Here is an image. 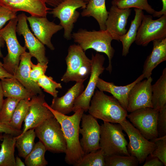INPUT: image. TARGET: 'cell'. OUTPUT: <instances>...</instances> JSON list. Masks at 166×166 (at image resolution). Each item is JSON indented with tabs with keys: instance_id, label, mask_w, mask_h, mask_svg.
Returning <instances> with one entry per match:
<instances>
[{
	"instance_id": "1",
	"label": "cell",
	"mask_w": 166,
	"mask_h": 166,
	"mask_svg": "<svg viewBox=\"0 0 166 166\" xmlns=\"http://www.w3.org/2000/svg\"><path fill=\"white\" fill-rule=\"evenodd\" d=\"M43 105L52 112L61 125L66 144L65 162L77 166L85 155L79 139L80 124L83 110L79 109L73 115L68 116L52 109L46 102Z\"/></svg>"
},
{
	"instance_id": "2",
	"label": "cell",
	"mask_w": 166,
	"mask_h": 166,
	"mask_svg": "<svg viewBox=\"0 0 166 166\" xmlns=\"http://www.w3.org/2000/svg\"><path fill=\"white\" fill-rule=\"evenodd\" d=\"M89 114L103 122L119 124L126 119L128 112L118 101L112 96L97 90L90 101Z\"/></svg>"
},
{
	"instance_id": "3",
	"label": "cell",
	"mask_w": 166,
	"mask_h": 166,
	"mask_svg": "<svg viewBox=\"0 0 166 166\" xmlns=\"http://www.w3.org/2000/svg\"><path fill=\"white\" fill-rule=\"evenodd\" d=\"M71 37L74 42L78 43L84 52L88 49H92L97 52L106 54L109 59V65L106 69L110 73H111V61L115 51L111 45L113 39L106 30L89 31L80 29L72 34Z\"/></svg>"
},
{
	"instance_id": "4",
	"label": "cell",
	"mask_w": 166,
	"mask_h": 166,
	"mask_svg": "<svg viewBox=\"0 0 166 166\" xmlns=\"http://www.w3.org/2000/svg\"><path fill=\"white\" fill-rule=\"evenodd\" d=\"M123 130L119 123L104 122L100 125L99 147L105 156H130Z\"/></svg>"
},
{
	"instance_id": "5",
	"label": "cell",
	"mask_w": 166,
	"mask_h": 166,
	"mask_svg": "<svg viewBox=\"0 0 166 166\" xmlns=\"http://www.w3.org/2000/svg\"><path fill=\"white\" fill-rule=\"evenodd\" d=\"M65 60L67 68L61 81L65 83L71 81L84 82L90 75L91 60L78 45L74 44L69 47Z\"/></svg>"
},
{
	"instance_id": "6",
	"label": "cell",
	"mask_w": 166,
	"mask_h": 166,
	"mask_svg": "<svg viewBox=\"0 0 166 166\" xmlns=\"http://www.w3.org/2000/svg\"><path fill=\"white\" fill-rule=\"evenodd\" d=\"M36 136L47 151L65 153L66 144L61 125L54 117L46 120L34 128Z\"/></svg>"
},
{
	"instance_id": "7",
	"label": "cell",
	"mask_w": 166,
	"mask_h": 166,
	"mask_svg": "<svg viewBox=\"0 0 166 166\" xmlns=\"http://www.w3.org/2000/svg\"><path fill=\"white\" fill-rule=\"evenodd\" d=\"M17 22V17L10 20L0 30V34L6 43L8 50V54L3 58V67L13 76L19 65L21 55L26 49L25 46L20 45L17 39L16 34Z\"/></svg>"
},
{
	"instance_id": "8",
	"label": "cell",
	"mask_w": 166,
	"mask_h": 166,
	"mask_svg": "<svg viewBox=\"0 0 166 166\" xmlns=\"http://www.w3.org/2000/svg\"><path fill=\"white\" fill-rule=\"evenodd\" d=\"M129 139L127 150L131 156L136 157L139 164H142L156 147L154 143L145 138L126 118L119 123Z\"/></svg>"
},
{
	"instance_id": "9",
	"label": "cell",
	"mask_w": 166,
	"mask_h": 166,
	"mask_svg": "<svg viewBox=\"0 0 166 166\" xmlns=\"http://www.w3.org/2000/svg\"><path fill=\"white\" fill-rule=\"evenodd\" d=\"M87 4L82 0H64L50 12L53 17L60 20L59 25L64 29L63 36L66 39L72 38L74 24L80 15L77 10L79 8L85 9Z\"/></svg>"
},
{
	"instance_id": "10",
	"label": "cell",
	"mask_w": 166,
	"mask_h": 166,
	"mask_svg": "<svg viewBox=\"0 0 166 166\" xmlns=\"http://www.w3.org/2000/svg\"><path fill=\"white\" fill-rule=\"evenodd\" d=\"M152 17L143 15L135 41L137 45L146 46L154 40L166 38V15L156 20Z\"/></svg>"
},
{
	"instance_id": "11",
	"label": "cell",
	"mask_w": 166,
	"mask_h": 166,
	"mask_svg": "<svg viewBox=\"0 0 166 166\" xmlns=\"http://www.w3.org/2000/svg\"><path fill=\"white\" fill-rule=\"evenodd\" d=\"M159 111L152 107L136 109L127 117L146 138L153 140L158 137L157 125Z\"/></svg>"
},
{
	"instance_id": "12",
	"label": "cell",
	"mask_w": 166,
	"mask_h": 166,
	"mask_svg": "<svg viewBox=\"0 0 166 166\" xmlns=\"http://www.w3.org/2000/svg\"><path fill=\"white\" fill-rule=\"evenodd\" d=\"M91 60V70L88 84L82 93L75 100L73 111L75 112L79 109L87 112L90 101L94 93L97 80L105 69L103 66L105 58L103 55L97 53L92 54Z\"/></svg>"
},
{
	"instance_id": "13",
	"label": "cell",
	"mask_w": 166,
	"mask_h": 166,
	"mask_svg": "<svg viewBox=\"0 0 166 166\" xmlns=\"http://www.w3.org/2000/svg\"><path fill=\"white\" fill-rule=\"evenodd\" d=\"M81 121V128H80L79 132L82 137L80 141L85 154L100 149V125L97 119L90 114L83 113Z\"/></svg>"
},
{
	"instance_id": "14",
	"label": "cell",
	"mask_w": 166,
	"mask_h": 166,
	"mask_svg": "<svg viewBox=\"0 0 166 166\" xmlns=\"http://www.w3.org/2000/svg\"><path fill=\"white\" fill-rule=\"evenodd\" d=\"M17 23L16 32L19 35L23 37L25 46L29 50L32 57H35L38 62L48 63L49 60L45 55L44 45L32 33L27 22V16L23 13L17 16Z\"/></svg>"
},
{
	"instance_id": "15",
	"label": "cell",
	"mask_w": 166,
	"mask_h": 166,
	"mask_svg": "<svg viewBox=\"0 0 166 166\" xmlns=\"http://www.w3.org/2000/svg\"><path fill=\"white\" fill-rule=\"evenodd\" d=\"M45 95H34L30 100L28 112L24 121V124L22 134L27 130L35 128L43 122L54 117L52 112L43 105L45 102Z\"/></svg>"
},
{
	"instance_id": "16",
	"label": "cell",
	"mask_w": 166,
	"mask_h": 166,
	"mask_svg": "<svg viewBox=\"0 0 166 166\" xmlns=\"http://www.w3.org/2000/svg\"><path fill=\"white\" fill-rule=\"evenodd\" d=\"M151 77L136 83L130 90L128 97V112L145 107L152 108Z\"/></svg>"
},
{
	"instance_id": "17",
	"label": "cell",
	"mask_w": 166,
	"mask_h": 166,
	"mask_svg": "<svg viewBox=\"0 0 166 166\" xmlns=\"http://www.w3.org/2000/svg\"><path fill=\"white\" fill-rule=\"evenodd\" d=\"M31 29L36 38L50 50L55 48L51 42L53 35L63 29L60 25L49 21L46 17H27Z\"/></svg>"
},
{
	"instance_id": "18",
	"label": "cell",
	"mask_w": 166,
	"mask_h": 166,
	"mask_svg": "<svg viewBox=\"0 0 166 166\" xmlns=\"http://www.w3.org/2000/svg\"><path fill=\"white\" fill-rule=\"evenodd\" d=\"M131 8L120 9L112 5L108 11L105 22L106 30L113 40L120 41V38L127 32L126 26L131 14Z\"/></svg>"
},
{
	"instance_id": "19",
	"label": "cell",
	"mask_w": 166,
	"mask_h": 166,
	"mask_svg": "<svg viewBox=\"0 0 166 166\" xmlns=\"http://www.w3.org/2000/svg\"><path fill=\"white\" fill-rule=\"evenodd\" d=\"M46 3L45 0H0V5L11 10L23 11L38 17H46L50 9Z\"/></svg>"
},
{
	"instance_id": "20",
	"label": "cell",
	"mask_w": 166,
	"mask_h": 166,
	"mask_svg": "<svg viewBox=\"0 0 166 166\" xmlns=\"http://www.w3.org/2000/svg\"><path fill=\"white\" fill-rule=\"evenodd\" d=\"M31 57L29 52H25L22 54L19 65L13 77L34 95L41 94L43 93L40 87L30 77Z\"/></svg>"
},
{
	"instance_id": "21",
	"label": "cell",
	"mask_w": 166,
	"mask_h": 166,
	"mask_svg": "<svg viewBox=\"0 0 166 166\" xmlns=\"http://www.w3.org/2000/svg\"><path fill=\"white\" fill-rule=\"evenodd\" d=\"M144 78V75L142 74L133 82L128 85L117 86L113 82H107L99 77L97 83L96 87L101 91L107 92L112 94L127 110L128 97L130 90L136 83L142 80Z\"/></svg>"
},
{
	"instance_id": "22",
	"label": "cell",
	"mask_w": 166,
	"mask_h": 166,
	"mask_svg": "<svg viewBox=\"0 0 166 166\" xmlns=\"http://www.w3.org/2000/svg\"><path fill=\"white\" fill-rule=\"evenodd\" d=\"M84 82H76L64 95L61 97L53 98L50 107L54 110L66 115L73 111L75 99L84 89Z\"/></svg>"
},
{
	"instance_id": "23",
	"label": "cell",
	"mask_w": 166,
	"mask_h": 166,
	"mask_svg": "<svg viewBox=\"0 0 166 166\" xmlns=\"http://www.w3.org/2000/svg\"><path fill=\"white\" fill-rule=\"evenodd\" d=\"M152 50L146 59L143 67L144 78L151 77L153 69L166 61V38L152 41Z\"/></svg>"
},
{
	"instance_id": "24",
	"label": "cell",
	"mask_w": 166,
	"mask_h": 166,
	"mask_svg": "<svg viewBox=\"0 0 166 166\" xmlns=\"http://www.w3.org/2000/svg\"><path fill=\"white\" fill-rule=\"evenodd\" d=\"M4 97L20 99H31L33 94L13 77L1 79Z\"/></svg>"
},
{
	"instance_id": "25",
	"label": "cell",
	"mask_w": 166,
	"mask_h": 166,
	"mask_svg": "<svg viewBox=\"0 0 166 166\" xmlns=\"http://www.w3.org/2000/svg\"><path fill=\"white\" fill-rule=\"evenodd\" d=\"M108 11L106 10L105 0H90L81 13L82 17H93L98 22L100 30H105V22Z\"/></svg>"
},
{
	"instance_id": "26",
	"label": "cell",
	"mask_w": 166,
	"mask_h": 166,
	"mask_svg": "<svg viewBox=\"0 0 166 166\" xmlns=\"http://www.w3.org/2000/svg\"><path fill=\"white\" fill-rule=\"evenodd\" d=\"M135 15L131 22L129 28L127 32L120 38L122 45V55L126 56L129 53V49L135 40L138 30L140 25L144 13L143 10L134 8Z\"/></svg>"
},
{
	"instance_id": "27",
	"label": "cell",
	"mask_w": 166,
	"mask_h": 166,
	"mask_svg": "<svg viewBox=\"0 0 166 166\" xmlns=\"http://www.w3.org/2000/svg\"><path fill=\"white\" fill-rule=\"evenodd\" d=\"M0 150V166H15L14 156L16 139L12 135L4 133Z\"/></svg>"
},
{
	"instance_id": "28",
	"label": "cell",
	"mask_w": 166,
	"mask_h": 166,
	"mask_svg": "<svg viewBox=\"0 0 166 166\" xmlns=\"http://www.w3.org/2000/svg\"><path fill=\"white\" fill-rule=\"evenodd\" d=\"M152 108L159 111L166 105V68L155 84L152 85Z\"/></svg>"
},
{
	"instance_id": "29",
	"label": "cell",
	"mask_w": 166,
	"mask_h": 166,
	"mask_svg": "<svg viewBox=\"0 0 166 166\" xmlns=\"http://www.w3.org/2000/svg\"><path fill=\"white\" fill-rule=\"evenodd\" d=\"M36 136L34 128L15 136L16 139L15 147L19 157L25 159L31 152L35 144L34 140Z\"/></svg>"
},
{
	"instance_id": "30",
	"label": "cell",
	"mask_w": 166,
	"mask_h": 166,
	"mask_svg": "<svg viewBox=\"0 0 166 166\" xmlns=\"http://www.w3.org/2000/svg\"><path fill=\"white\" fill-rule=\"evenodd\" d=\"M46 148L40 140L35 144L31 152L25 158L24 163L27 166H45L48 164L45 155Z\"/></svg>"
},
{
	"instance_id": "31",
	"label": "cell",
	"mask_w": 166,
	"mask_h": 166,
	"mask_svg": "<svg viewBox=\"0 0 166 166\" xmlns=\"http://www.w3.org/2000/svg\"><path fill=\"white\" fill-rule=\"evenodd\" d=\"M30 99H21L19 101L8 124L15 129L21 130L22 122L24 121L28 111Z\"/></svg>"
},
{
	"instance_id": "32",
	"label": "cell",
	"mask_w": 166,
	"mask_h": 166,
	"mask_svg": "<svg viewBox=\"0 0 166 166\" xmlns=\"http://www.w3.org/2000/svg\"><path fill=\"white\" fill-rule=\"evenodd\" d=\"M111 3L120 9L134 8L144 10L152 15L156 11L148 4V0H113Z\"/></svg>"
},
{
	"instance_id": "33",
	"label": "cell",
	"mask_w": 166,
	"mask_h": 166,
	"mask_svg": "<svg viewBox=\"0 0 166 166\" xmlns=\"http://www.w3.org/2000/svg\"><path fill=\"white\" fill-rule=\"evenodd\" d=\"M77 166H105L103 152L99 149L85 154Z\"/></svg>"
},
{
	"instance_id": "34",
	"label": "cell",
	"mask_w": 166,
	"mask_h": 166,
	"mask_svg": "<svg viewBox=\"0 0 166 166\" xmlns=\"http://www.w3.org/2000/svg\"><path fill=\"white\" fill-rule=\"evenodd\" d=\"M21 100L7 98L4 100L0 112V122L8 124L17 105Z\"/></svg>"
},
{
	"instance_id": "35",
	"label": "cell",
	"mask_w": 166,
	"mask_h": 166,
	"mask_svg": "<svg viewBox=\"0 0 166 166\" xmlns=\"http://www.w3.org/2000/svg\"><path fill=\"white\" fill-rule=\"evenodd\" d=\"M105 166H136L139 164L137 158L129 156H105Z\"/></svg>"
},
{
	"instance_id": "36",
	"label": "cell",
	"mask_w": 166,
	"mask_h": 166,
	"mask_svg": "<svg viewBox=\"0 0 166 166\" xmlns=\"http://www.w3.org/2000/svg\"><path fill=\"white\" fill-rule=\"evenodd\" d=\"M37 83L44 91L51 95L53 97H57L58 91L57 89H61V84L54 81L51 77H48L45 74L38 79Z\"/></svg>"
},
{
	"instance_id": "37",
	"label": "cell",
	"mask_w": 166,
	"mask_h": 166,
	"mask_svg": "<svg viewBox=\"0 0 166 166\" xmlns=\"http://www.w3.org/2000/svg\"><path fill=\"white\" fill-rule=\"evenodd\" d=\"M156 144V147L151 154V156L157 157L166 165V135L158 137L151 140Z\"/></svg>"
},
{
	"instance_id": "38",
	"label": "cell",
	"mask_w": 166,
	"mask_h": 166,
	"mask_svg": "<svg viewBox=\"0 0 166 166\" xmlns=\"http://www.w3.org/2000/svg\"><path fill=\"white\" fill-rule=\"evenodd\" d=\"M48 63L38 62L37 64L35 65L31 62L30 76L33 81L37 83L39 78L45 74L48 67Z\"/></svg>"
},
{
	"instance_id": "39",
	"label": "cell",
	"mask_w": 166,
	"mask_h": 166,
	"mask_svg": "<svg viewBox=\"0 0 166 166\" xmlns=\"http://www.w3.org/2000/svg\"><path fill=\"white\" fill-rule=\"evenodd\" d=\"M157 128L158 137L166 135V105L159 111Z\"/></svg>"
},
{
	"instance_id": "40",
	"label": "cell",
	"mask_w": 166,
	"mask_h": 166,
	"mask_svg": "<svg viewBox=\"0 0 166 166\" xmlns=\"http://www.w3.org/2000/svg\"><path fill=\"white\" fill-rule=\"evenodd\" d=\"M16 13L0 5V30L7 21L17 17Z\"/></svg>"
},
{
	"instance_id": "41",
	"label": "cell",
	"mask_w": 166,
	"mask_h": 166,
	"mask_svg": "<svg viewBox=\"0 0 166 166\" xmlns=\"http://www.w3.org/2000/svg\"><path fill=\"white\" fill-rule=\"evenodd\" d=\"M22 132V130L15 129L8 124L0 122V133L9 134L16 136L20 135Z\"/></svg>"
},
{
	"instance_id": "42",
	"label": "cell",
	"mask_w": 166,
	"mask_h": 166,
	"mask_svg": "<svg viewBox=\"0 0 166 166\" xmlns=\"http://www.w3.org/2000/svg\"><path fill=\"white\" fill-rule=\"evenodd\" d=\"M143 166H163L164 165L157 157L149 155L146 158Z\"/></svg>"
},
{
	"instance_id": "43",
	"label": "cell",
	"mask_w": 166,
	"mask_h": 166,
	"mask_svg": "<svg viewBox=\"0 0 166 166\" xmlns=\"http://www.w3.org/2000/svg\"><path fill=\"white\" fill-rule=\"evenodd\" d=\"M162 3V9L160 11H156L152 17L159 18L163 15H166V0H161Z\"/></svg>"
},
{
	"instance_id": "44",
	"label": "cell",
	"mask_w": 166,
	"mask_h": 166,
	"mask_svg": "<svg viewBox=\"0 0 166 166\" xmlns=\"http://www.w3.org/2000/svg\"><path fill=\"white\" fill-rule=\"evenodd\" d=\"M13 76L10 74L3 67L0 66V79H2L6 78H11Z\"/></svg>"
},
{
	"instance_id": "45",
	"label": "cell",
	"mask_w": 166,
	"mask_h": 166,
	"mask_svg": "<svg viewBox=\"0 0 166 166\" xmlns=\"http://www.w3.org/2000/svg\"><path fill=\"white\" fill-rule=\"evenodd\" d=\"M46 3L55 7L64 0H45Z\"/></svg>"
},
{
	"instance_id": "46",
	"label": "cell",
	"mask_w": 166,
	"mask_h": 166,
	"mask_svg": "<svg viewBox=\"0 0 166 166\" xmlns=\"http://www.w3.org/2000/svg\"><path fill=\"white\" fill-rule=\"evenodd\" d=\"M3 91L0 81V112L2 109L4 99Z\"/></svg>"
},
{
	"instance_id": "47",
	"label": "cell",
	"mask_w": 166,
	"mask_h": 166,
	"mask_svg": "<svg viewBox=\"0 0 166 166\" xmlns=\"http://www.w3.org/2000/svg\"><path fill=\"white\" fill-rule=\"evenodd\" d=\"M15 166H25L26 165L21 159L18 156L15 157Z\"/></svg>"
},
{
	"instance_id": "48",
	"label": "cell",
	"mask_w": 166,
	"mask_h": 166,
	"mask_svg": "<svg viewBox=\"0 0 166 166\" xmlns=\"http://www.w3.org/2000/svg\"><path fill=\"white\" fill-rule=\"evenodd\" d=\"M5 41L2 37L0 34V57H3V56L2 53L1 48V47H3L4 45V44Z\"/></svg>"
},
{
	"instance_id": "49",
	"label": "cell",
	"mask_w": 166,
	"mask_h": 166,
	"mask_svg": "<svg viewBox=\"0 0 166 166\" xmlns=\"http://www.w3.org/2000/svg\"><path fill=\"white\" fill-rule=\"evenodd\" d=\"M2 133H0V141L1 140H2V139L3 138V135Z\"/></svg>"
},
{
	"instance_id": "50",
	"label": "cell",
	"mask_w": 166,
	"mask_h": 166,
	"mask_svg": "<svg viewBox=\"0 0 166 166\" xmlns=\"http://www.w3.org/2000/svg\"><path fill=\"white\" fill-rule=\"evenodd\" d=\"M85 3H86L87 4L88 2L90 0H82Z\"/></svg>"
},
{
	"instance_id": "51",
	"label": "cell",
	"mask_w": 166,
	"mask_h": 166,
	"mask_svg": "<svg viewBox=\"0 0 166 166\" xmlns=\"http://www.w3.org/2000/svg\"><path fill=\"white\" fill-rule=\"evenodd\" d=\"M0 66H3V63L0 61Z\"/></svg>"
}]
</instances>
